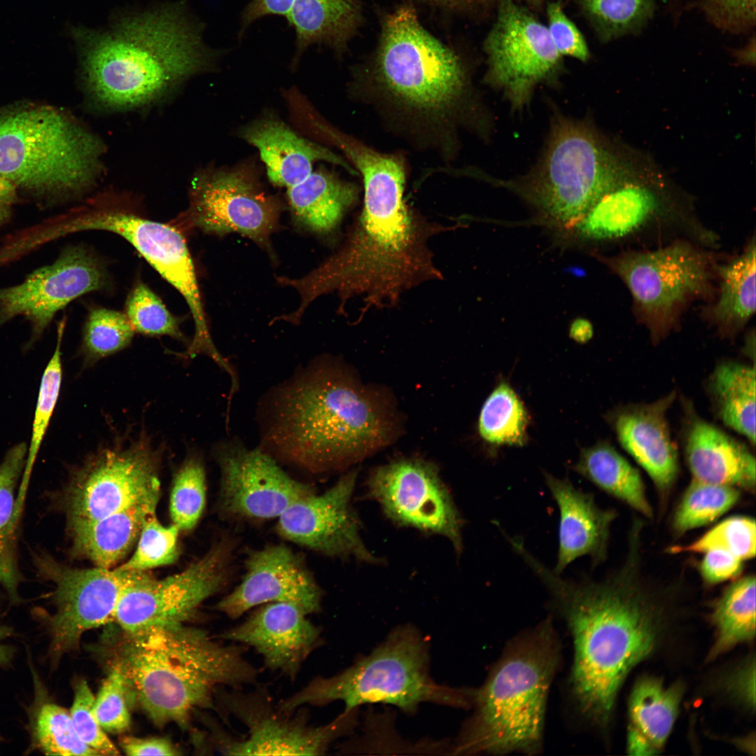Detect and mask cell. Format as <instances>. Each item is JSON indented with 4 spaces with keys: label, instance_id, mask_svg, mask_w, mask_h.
<instances>
[{
    "label": "cell",
    "instance_id": "obj_5",
    "mask_svg": "<svg viewBox=\"0 0 756 756\" xmlns=\"http://www.w3.org/2000/svg\"><path fill=\"white\" fill-rule=\"evenodd\" d=\"M559 660V645L549 620L514 639L484 685L474 690V713L451 754L537 753Z\"/></svg>",
    "mask_w": 756,
    "mask_h": 756
},
{
    "label": "cell",
    "instance_id": "obj_27",
    "mask_svg": "<svg viewBox=\"0 0 756 756\" xmlns=\"http://www.w3.org/2000/svg\"><path fill=\"white\" fill-rule=\"evenodd\" d=\"M545 481L559 512V547L554 571L561 574L577 559L589 556L593 565L603 560L615 514L600 508L592 494L575 488L567 478L545 472Z\"/></svg>",
    "mask_w": 756,
    "mask_h": 756
},
{
    "label": "cell",
    "instance_id": "obj_29",
    "mask_svg": "<svg viewBox=\"0 0 756 756\" xmlns=\"http://www.w3.org/2000/svg\"><path fill=\"white\" fill-rule=\"evenodd\" d=\"M682 688L665 686L652 677L640 678L629 701L627 750L633 755H652L664 746L676 720Z\"/></svg>",
    "mask_w": 756,
    "mask_h": 756
},
{
    "label": "cell",
    "instance_id": "obj_31",
    "mask_svg": "<svg viewBox=\"0 0 756 756\" xmlns=\"http://www.w3.org/2000/svg\"><path fill=\"white\" fill-rule=\"evenodd\" d=\"M358 187L325 169L313 171L286 188L288 203L297 223L321 234L332 231L358 197Z\"/></svg>",
    "mask_w": 756,
    "mask_h": 756
},
{
    "label": "cell",
    "instance_id": "obj_17",
    "mask_svg": "<svg viewBox=\"0 0 756 756\" xmlns=\"http://www.w3.org/2000/svg\"><path fill=\"white\" fill-rule=\"evenodd\" d=\"M484 46L487 82L519 110L530 102L536 87L554 74L561 57L547 27L511 0L500 4Z\"/></svg>",
    "mask_w": 756,
    "mask_h": 756
},
{
    "label": "cell",
    "instance_id": "obj_58",
    "mask_svg": "<svg viewBox=\"0 0 756 756\" xmlns=\"http://www.w3.org/2000/svg\"><path fill=\"white\" fill-rule=\"evenodd\" d=\"M422 1L429 2V3L435 4H442V5H446V6L453 5L454 4H455L456 2L458 1V0H422Z\"/></svg>",
    "mask_w": 756,
    "mask_h": 756
},
{
    "label": "cell",
    "instance_id": "obj_47",
    "mask_svg": "<svg viewBox=\"0 0 756 756\" xmlns=\"http://www.w3.org/2000/svg\"><path fill=\"white\" fill-rule=\"evenodd\" d=\"M128 699L125 678L120 669L112 665L93 704L94 715L106 732L119 734L130 729Z\"/></svg>",
    "mask_w": 756,
    "mask_h": 756
},
{
    "label": "cell",
    "instance_id": "obj_57",
    "mask_svg": "<svg viewBox=\"0 0 756 756\" xmlns=\"http://www.w3.org/2000/svg\"><path fill=\"white\" fill-rule=\"evenodd\" d=\"M570 335L578 342H586L593 335V327L588 320L578 318L570 326Z\"/></svg>",
    "mask_w": 756,
    "mask_h": 756
},
{
    "label": "cell",
    "instance_id": "obj_48",
    "mask_svg": "<svg viewBox=\"0 0 756 756\" xmlns=\"http://www.w3.org/2000/svg\"><path fill=\"white\" fill-rule=\"evenodd\" d=\"M74 698L69 710L74 727L80 739L99 755L120 752L99 724L94 711V696L88 682L76 678L73 682Z\"/></svg>",
    "mask_w": 756,
    "mask_h": 756
},
{
    "label": "cell",
    "instance_id": "obj_13",
    "mask_svg": "<svg viewBox=\"0 0 756 756\" xmlns=\"http://www.w3.org/2000/svg\"><path fill=\"white\" fill-rule=\"evenodd\" d=\"M224 687L215 690L218 711L233 715L246 728V736L234 738L217 730L215 744L223 755H323L337 738L356 723V710L343 711L331 722L315 726L302 707L293 712L274 705L269 694L258 688L243 692Z\"/></svg>",
    "mask_w": 756,
    "mask_h": 756
},
{
    "label": "cell",
    "instance_id": "obj_40",
    "mask_svg": "<svg viewBox=\"0 0 756 756\" xmlns=\"http://www.w3.org/2000/svg\"><path fill=\"white\" fill-rule=\"evenodd\" d=\"M206 491L203 464L196 456H190L175 475L169 500L171 518L180 531H190L199 522L205 506Z\"/></svg>",
    "mask_w": 756,
    "mask_h": 756
},
{
    "label": "cell",
    "instance_id": "obj_28",
    "mask_svg": "<svg viewBox=\"0 0 756 756\" xmlns=\"http://www.w3.org/2000/svg\"><path fill=\"white\" fill-rule=\"evenodd\" d=\"M661 211L653 190L626 181L604 194L574 225L588 239H617L645 227Z\"/></svg>",
    "mask_w": 756,
    "mask_h": 756
},
{
    "label": "cell",
    "instance_id": "obj_56",
    "mask_svg": "<svg viewBox=\"0 0 756 756\" xmlns=\"http://www.w3.org/2000/svg\"><path fill=\"white\" fill-rule=\"evenodd\" d=\"M14 634L12 627L8 626H0V667L6 668L11 664L15 654V649L13 646L6 644L5 640Z\"/></svg>",
    "mask_w": 756,
    "mask_h": 756
},
{
    "label": "cell",
    "instance_id": "obj_15",
    "mask_svg": "<svg viewBox=\"0 0 756 756\" xmlns=\"http://www.w3.org/2000/svg\"><path fill=\"white\" fill-rule=\"evenodd\" d=\"M159 461L145 439L99 450L74 472L64 493L68 530L160 494Z\"/></svg>",
    "mask_w": 756,
    "mask_h": 756
},
{
    "label": "cell",
    "instance_id": "obj_32",
    "mask_svg": "<svg viewBox=\"0 0 756 756\" xmlns=\"http://www.w3.org/2000/svg\"><path fill=\"white\" fill-rule=\"evenodd\" d=\"M358 0H281L285 17L296 35L293 63L314 44L341 46L358 18Z\"/></svg>",
    "mask_w": 756,
    "mask_h": 756
},
{
    "label": "cell",
    "instance_id": "obj_16",
    "mask_svg": "<svg viewBox=\"0 0 756 756\" xmlns=\"http://www.w3.org/2000/svg\"><path fill=\"white\" fill-rule=\"evenodd\" d=\"M234 542L223 538L183 571L161 580L151 575L122 595L113 622L125 634L184 624L204 601L226 585Z\"/></svg>",
    "mask_w": 756,
    "mask_h": 756
},
{
    "label": "cell",
    "instance_id": "obj_21",
    "mask_svg": "<svg viewBox=\"0 0 756 756\" xmlns=\"http://www.w3.org/2000/svg\"><path fill=\"white\" fill-rule=\"evenodd\" d=\"M356 475L351 471L324 493H314L292 504L278 517L276 533L325 555L376 561L362 540L351 503Z\"/></svg>",
    "mask_w": 756,
    "mask_h": 756
},
{
    "label": "cell",
    "instance_id": "obj_50",
    "mask_svg": "<svg viewBox=\"0 0 756 756\" xmlns=\"http://www.w3.org/2000/svg\"><path fill=\"white\" fill-rule=\"evenodd\" d=\"M547 16V29L559 53L561 56L567 55L586 61L589 57V50L585 40L559 3L553 2L548 5Z\"/></svg>",
    "mask_w": 756,
    "mask_h": 756
},
{
    "label": "cell",
    "instance_id": "obj_52",
    "mask_svg": "<svg viewBox=\"0 0 756 756\" xmlns=\"http://www.w3.org/2000/svg\"><path fill=\"white\" fill-rule=\"evenodd\" d=\"M710 13L729 25H746L755 19V0H706Z\"/></svg>",
    "mask_w": 756,
    "mask_h": 756
},
{
    "label": "cell",
    "instance_id": "obj_8",
    "mask_svg": "<svg viewBox=\"0 0 756 756\" xmlns=\"http://www.w3.org/2000/svg\"><path fill=\"white\" fill-rule=\"evenodd\" d=\"M374 82L398 110L434 125L447 123L468 92L458 57L425 29L409 6L384 22Z\"/></svg>",
    "mask_w": 756,
    "mask_h": 756
},
{
    "label": "cell",
    "instance_id": "obj_34",
    "mask_svg": "<svg viewBox=\"0 0 756 756\" xmlns=\"http://www.w3.org/2000/svg\"><path fill=\"white\" fill-rule=\"evenodd\" d=\"M34 685L33 701L28 708V752L46 755H99L78 737L69 710L50 696L32 662L28 660Z\"/></svg>",
    "mask_w": 756,
    "mask_h": 756
},
{
    "label": "cell",
    "instance_id": "obj_43",
    "mask_svg": "<svg viewBox=\"0 0 756 756\" xmlns=\"http://www.w3.org/2000/svg\"><path fill=\"white\" fill-rule=\"evenodd\" d=\"M179 531L174 524L164 526L160 523L155 512L150 514L142 526L134 554L118 568L147 571L173 564L179 554Z\"/></svg>",
    "mask_w": 756,
    "mask_h": 756
},
{
    "label": "cell",
    "instance_id": "obj_35",
    "mask_svg": "<svg viewBox=\"0 0 756 756\" xmlns=\"http://www.w3.org/2000/svg\"><path fill=\"white\" fill-rule=\"evenodd\" d=\"M573 470L643 515L652 516L639 472L611 444L599 442L583 449Z\"/></svg>",
    "mask_w": 756,
    "mask_h": 756
},
{
    "label": "cell",
    "instance_id": "obj_26",
    "mask_svg": "<svg viewBox=\"0 0 756 756\" xmlns=\"http://www.w3.org/2000/svg\"><path fill=\"white\" fill-rule=\"evenodd\" d=\"M238 135L257 148L267 177L275 186L288 188L300 183L320 161L356 172L340 155L298 134L273 113H265L242 126Z\"/></svg>",
    "mask_w": 756,
    "mask_h": 756
},
{
    "label": "cell",
    "instance_id": "obj_33",
    "mask_svg": "<svg viewBox=\"0 0 756 756\" xmlns=\"http://www.w3.org/2000/svg\"><path fill=\"white\" fill-rule=\"evenodd\" d=\"M706 386L717 417L755 446V366L723 360L713 370Z\"/></svg>",
    "mask_w": 756,
    "mask_h": 756
},
{
    "label": "cell",
    "instance_id": "obj_23",
    "mask_svg": "<svg viewBox=\"0 0 756 756\" xmlns=\"http://www.w3.org/2000/svg\"><path fill=\"white\" fill-rule=\"evenodd\" d=\"M293 604H262L241 623L219 637L253 648L265 666L294 680L303 664L323 643L320 627Z\"/></svg>",
    "mask_w": 756,
    "mask_h": 756
},
{
    "label": "cell",
    "instance_id": "obj_4",
    "mask_svg": "<svg viewBox=\"0 0 756 756\" xmlns=\"http://www.w3.org/2000/svg\"><path fill=\"white\" fill-rule=\"evenodd\" d=\"M243 650L182 624L123 633L112 665L121 671L128 697L156 725L186 728L196 710L216 708L218 686L240 689L256 682L258 671Z\"/></svg>",
    "mask_w": 756,
    "mask_h": 756
},
{
    "label": "cell",
    "instance_id": "obj_18",
    "mask_svg": "<svg viewBox=\"0 0 756 756\" xmlns=\"http://www.w3.org/2000/svg\"><path fill=\"white\" fill-rule=\"evenodd\" d=\"M368 489L393 521L441 535L461 551V517L431 464L407 459L382 466L370 477Z\"/></svg>",
    "mask_w": 756,
    "mask_h": 756
},
{
    "label": "cell",
    "instance_id": "obj_2",
    "mask_svg": "<svg viewBox=\"0 0 756 756\" xmlns=\"http://www.w3.org/2000/svg\"><path fill=\"white\" fill-rule=\"evenodd\" d=\"M81 75L91 100L110 111L137 108L214 66L202 27L179 4L118 18L106 30L76 28Z\"/></svg>",
    "mask_w": 756,
    "mask_h": 756
},
{
    "label": "cell",
    "instance_id": "obj_10",
    "mask_svg": "<svg viewBox=\"0 0 756 756\" xmlns=\"http://www.w3.org/2000/svg\"><path fill=\"white\" fill-rule=\"evenodd\" d=\"M39 577L55 584V611L39 612L50 638L48 657L55 666L65 654L78 649L87 631L113 622L124 593L150 576L146 571L94 567L74 568L43 552L33 554Z\"/></svg>",
    "mask_w": 756,
    "mask_h": 756
},
{
    "label": "cell",
    "instance_id": "obj_3",
    "mask_svg": "<svg viewBox=\"0 0 756 756\" xmlns=\"http://www.w3.org/2000/svg\"><path fill=\"white\" fill-rule=\"evenodd\" d=\"M269 408L265 447L312 474L344 467L392 437L386 410L335 369L304 370L275 393Z\"/></svg>",
    "mask_w": 756,
    "mask_h": 756
},
{
    "label": "cell",
    "instance_id": "obj_41",
    "mask_svg": "<svg viewBox=\"0 0 756 756\" xmlns=\"http://www.w3.org/2000/svg\"><path fill=\"white\" fill-rule=\"evenodd\" d=\"M134 330L125 314L103 307L92 309L85 323L82 349L94 362L127 346Z\"/></svg>",
    "mask_w": 756,
    "mask_h": 756
},
{
    "label": "cell",
    "instance_id": "obj_19",
    "mask_svg": "<svg viewBox=\"0 0 756 756\" xmlns=\"http://www.w3.org/2000/svg\"><path fill=\"white\" fill-rule=\"evenodd\" d=\"M220 470L219 508L225 516L264 520L279 517L314 488L288 475L262 449H248L238 442L216 451Z\"/></svg>",
    "mask_w": 756,
    "mask_h": 756
},
{
    "label": "cell",
    "instance_id": "obj_38",
    "mask_svg": "<svg viewBox=\"0 0 756 756\" xmlns=\"http://www.w3.org/2000/svg\"><path fill=\"white\" fill-rule=\"evenodd\" d=\"M529 417L513 388L500 382L489 396L480 412L482 438L493 444L522 446L527 440Z\"/></svg>",
    "mask_w": 756,
    "mask_h": 756
},
{
    "label": "cell",
    "instance_id": "obj_6",
    "mask_svg": "<svg viewBox=\"0 0 756 756\" xmlns=\"http://www.w3.org/2000/svg\"><path fill=\"white\" fill-rule=\"evenodd\" d=\"M102 152L100 140L62 108L25 102L0 110V175L18 189L82 193L100 174Z\"/></svg>",
    "mask_w": 756,
    "mask_h": 756
},
{
    "label": "cell",
    "instance_id": "obj_24",
    "mask_svg": "<svg viewBox=\"0 0 756 756\" xmlns=\"http://www.w3.org/2000/svg\"><path fill=\"white\" fill-rule=\"evenodd\" d=\"M676 396L673 391L652 402L622 406L611 419L620 445L661 491L672 486L678 472L677 447L666 419Z\"/></svg>",
    "mask_w": 756,
    "mask_h": 756
},
{
    "label": "cell",
    "instance_id": "obj_22",
    "mask_svg": "<svg viewBox=\"0 0 756 756\" xmlns=\"http://www.w3.org/2000/svg\"><path fill=\"white\" fill-rule=\"evenodd\" d=\"M240 584L216 605L230 619L267 603L293 604L307 615L320 612L323 593L302 559L288 547L272 545L246 559Z\"/></svg>",
    "mask_w": 756,
    "mask_h": 756
},
{
    "label": "cell",
    "instance_id": "obj_7",
    "mask_svg": "<svg viewBox=\"0 0 756 756\" xmlns=\"http://www.w3.org/2000/svg\"><path fill=\"white\" fill-rule=\"evenodd\" d=\"M428 652L427 640L416 628L397 627L370 654L335 676L314 678L279 705L292 712L340 701L344 710L349 711L381 703L408 714L427 702L463 708L472 706L474 689L451 687L433 680Z\"/></svg>",
    "mask_w": 756,
    "mask_h": 756
},
{
    "label": "cell",
    "instance_id": "obj_20",
    "mask_svg": "<svg viewBox=\"0 0 756 756\" xmlns=\"http://www.w3.org/2000/svg\"><path fill=\"white\" fill-rule=\"evenodd\" d=\"M106 284L104 270L96 258L81 247L68 248L52 264L35 270L21 284L0 290V324L22 315L37 337L59 310Z\"/></svg>",
    "mask_w": 756,
    "mask_h": 756
},
{
    "label": "cell",
    "instance_id": "obj_1",
    "mask_svg": "<svg viewBox=\"0 0 756 756\" xmlns=\"http://www.w3.org/2000/svg\"><path fill=\"white\" fill-rule=\"evenodd\" d=\"M515 552L543 583L570 630V685L577 710L592 724L605 726L624 680L655 646L656 613L626 578H564L525 545H518Z\"/></svg>",
    "mask_w": 756,
    "mask_h": 756
},
{
    "label": "cell",
    "instance_id": "obj_30",
    "mask_svg": "<svg viewBox=\"0 0 756 756\" xmlns=\"http://www.w3.org/2000/svg\"><path fill=\"white\" fill-rule=\"evenodd\" d=\"M159 496L153 495L122 510L69 529L72 554L89 559L97 567L111 568L137 540L145 520L155 512Z\"/></svg>",
    "mask_w": 756,
    "mask_h": 756
},
{
    "label": "cell",
    "instance_id": "obj_46",
    "mask_svg": "<svg viewBox=\"0 0 756 756\" xmlns=\"http://www.w3.org/2000/svg\"><path fill=\"white\" fill-rule=\"evenodd\" d=\"M27 451V444L21 442L12 447L0 463V556L15 554L18 512L15 490L25 467Z\"/></svg>",
    "mask_w": 756,
    "mask_h": 756
},
{
    "label": "cell",
    "instance_id": "obj_9",
    "mask_svg": "<svg viewBox=\"0 0 756 756\" xmlns=\"http://www.w3.org/2000/svg\"><path fill=\"white\" fill-rule=\"evenodd\" d=\"M628 176L627 166L595 130L558 113L541 158L518 186L549 218L571 226Z\"/></svg>",
    "mask_w": 756,
    "mask_h": 756
},
{
    "label": "cell",
    "instance_id": "obj_59",
    "mask_svg": "<svg viewBox=\"0 0 756 756\" xmlns=\"http://www.w3.org/2000/svg\"><path fill=\"white\" fill-rule=\"evenodd\" d=\"M0 741H1V736H0Z\"/></svg>",
    "mask_w": 756,
    "mask_h": 756
},
{
    "label": "cell",
    "instance_id": "obj_36",
    "mask_svg": "<svg viewBox=\"0 0 756 756\" xmlns=\"http://www.w3.org/2000/svg\"><path fill=\"white\" fill-rule=\"evenodd\" d=\"M755 241L716 270L720 290L712 309V318L723 335L740 330L755 312Z\"/></svg>",
    "mask_w": 756,
    "mask_h": 756
},
{
    "label": "cell",
    "instance_id": "obj_42",
    "mask_svg": "<svg viewBox=\"0 0 756 756\" xmlns=\"http://www.w3.org/2000/svg\"><path fill=\"white\" fill-rule=\"evenodd\" d=\"M64 322L61 321L57 331V342L54 354L42 376L32 426L28 455L24 469L21 489L25 490L38 451L49 425L61 388L62 370L61 344Z\"/></svg>",
    "mask_w": 756,
    "mask_h": 756
},
{
    "label": "cell",
    "instance_id": "obj_49",
    "mask_svg": "<svg viewBox=\"0 0 756 756\" xmlns=\"http://www.w3.org/2000/svg\"><path fill=\"white\" fill-rule=\"evenodd\" d=\"M589 13L601 24L616 32L638 25L649 11V0H585Z\"/></svg>",
    "mask_w": 756,
    "mask_h": 756
},
{
    "label": "cell",
    "instance_id": "obj_39",
    "mask_svg": "<svg viewBox=\"0 0 756 756\" xmlns=\"http://www.w3.org/2000/svg\"><path fill=\"white\" fill-rule=\"evenodd\" d=\"M739 496L736 487L693 479L676 510L673 528L685 533L710 524L729 510Z\"/></svg>",
    "mask_w": 756,
    "mask_h": 756
},
{
    "label": "cell",
    "instance_id": "obj_25",
    "mask_svg": "<svg viewBox=\"0 0 756 756\" xmlns=\"http://www.w3.org/2000/svg\"><path fill=\"white\" fill-rule=\"evenodd\" d=\"M682 444L693 479L754 489L755 459L750 449L696 412L683 400Z\"/></svg>",
    "mask_w": 756,
    "mask_h": 756
},
{
    "label": "cell",
    "instance_id": "obj_54",
    "mask_svg": "<svg viewBox=\"0 0 756 756\" xmlns=\"http://www.w3.org/2000/svg\"><path fill=\"white\" fill-rule=\"evenodd\" d=\"M729 688L734 695L748 708L755 705V660L749 661L731 678Z\"/></svg>",
    "mask_w": 756,
    "mask_h": 756
},
{
    "label": "cell",
    "instance_id": "obj_12",
    "mask_svg": "<svg viewBox=\"0 0 756 756\" xmlns=\"http://www.w3.org/2000/svg\"><path fill=\"white\" fill-rule=\"evenodd\" d=\"M605 260L627 286L638 316L655 342L674 327L687 302L711 290L708 256L687 242Z\"/></svg>",
    "mask_w": 756,
    "mask_h": 756
},
{
    "label": "cell",
    "instance_id": "obj_45",
    "mask_svg": "<svg viewBox=\"0 0 756 756\" xmlns=\"http://www.w3.org/2000/svg\"><path fill=\"white\" fill-rule=\"evenodd\" d=\"M755 520L736 516L720 522L693 542L673 547L671 551L673 553H704L718 549L727 551L743 561L755 556Z\"/></svg>",
    "mask_w": 756,
    "mask_h": 756
},
{
    "label": "cell",
    "instance_id": "obj_14",
    "mask_svg": "<svg viewBox=\"0 0 756 756\" xmlns=\"http://www.w3.org/2000/svg\"><path fill=\"white\" fill-rule=\"evenodd\" d=\"M281 210L279 200L249 169H208L192 178L188 207L176 221L181 227L209 234L238 233L270 251Z\"/></svg>",
    "mask_w": 756,
    "mask_h": 756
},
{
    "label": "cell",
    "instance_id": "obj_37",
    "mask_svg": "<svg viewBox=\"0 0 756 756\" xmlns=\"http://www.w3.org/2000/svg\"><path fill=\"white\" fill-rule=\"evenodd\" d=\"M715 641L708 655L713 658L755 636V578L744 577L732 584L713 613Z\"/></svg>",
    "mask_w": 756,
    "mask_h": 756
},
{
    "label": "cell",
    "instance_id": "obj_55",
    "mask_svg": "<svg viewBox=\"0 0 756 756\" xmlns=\"http://www.w3.org/2000/svg\"><path fill=\"white\" fill-rule=\"evenodd\" d=\"M18 188L0 175V227L10 218L13 206L18 202Z\"/></svg>",
    "mask_w": 756,
    "mask_h": 756
},
{
    "label": "cell",
    "instance_id": "obj_53",
    "mask_svg": "<svg viewBox=\"0 0 756 756\" xmlns=\"http://www.w3.org/2000/svg\"><path fill=\"white\" fill-rule=\"evenodd\" d=\"M120 746L127 755H178V750L167 738L124 736Z\"/></svg>",
    "mask_w": 756,
    "mask_h": 756
},
{
    "label": "cell",
    "instance_id": "obj_44",
    "mask_svg": "<svg viewBox=\"0 0 756 756\" xmlns=\"http://www.w3.org/2000/svg\"><path fill=\"white\" fill-rule=\"evenodd\" d=\"M125 315L134 332L148 336L167 335L184 341L179 322L145 284L137 283L125 302Z\"/></svg>",
    "mask_w": 756,
    "mask_h": 756
},
{
    "label": "cell",
    "instance_id": "obj_51",
    "mask_svg": "<svg viewBox=\"0 0 756 756\" xmlns=\"http://www.w3.org/2000/svg\"><path fill=\"white\" fill-rule=\"evenodd\" d=\"M704 553L700 572L708 583L727 580L737 575L741 570L743 560L727 551L713 549Z\"/></svg>",
    "mask_w": 756,
    "mask_h": 756
},
{
    "label": "cell",
    "instance_id": "obj_11",
    "mask_svg": "<svg viewBox=\"0 0 756 756\" xmlns=\"http://www.w3.org/2000/svg\"><path fill=\"white\" fill-rule=\"evenodd\" d=\"M84 230L111 232L128 241L186 300L195 324L192 347L204 351L213 346L192 259L176 227L94 200L64 218L52 233L58 236Z\"/></svg>",
    "mask_w": 756,
    "mask_h": 756
}]
</instances>
